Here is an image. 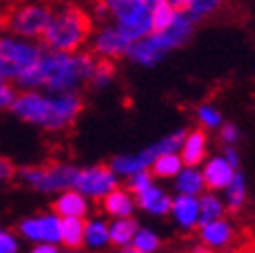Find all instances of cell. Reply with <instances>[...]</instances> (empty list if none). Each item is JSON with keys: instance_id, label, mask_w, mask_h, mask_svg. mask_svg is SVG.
<instances>
[{"instance_id": "52a82bcc", "label": "cell", "mask_w": 255, "mask_h": 253, "mask_svg": "<svg viewBox=\"0 0 255 253\" xmlns=\"http://www.w3.org/2000/svg\"><path fill=\"white\" fill-rule=\"evenodd\" d=\"M79 170L62 162H50L44 166H29L21 170V179L37 191H65L75 187Z\"/></svg>"}, {"instance_id": "d6a6232c", "label": "cell", "mask_w": 255, "mask_h": 253, "mask_svg": "<svg viewBox=\"0 0 255 253\" xmlns=\"http://www.w3.org/2000/svg\"><path fill=\"white\" fill-rule=\"evenodd\" d=\"M220 139H222V143H226V145H235L239 139H241L239 126L233 125V123L222 125V126H220Z\"/></svg>"}, {"instance_id": "4fadbf2b", "label": "cell", "mask_w": 255, "mask_h": 253, "mask_svg": "<svg viewBox=\"0 0 255 253\" xmlns=\"http://www.w3.org/2000/svg\"><path fill=\"white\" fill-rule=\"evenodd\" d=\"M201 174H203V181H206L208 189H212V191H220V189H226V185L233 181L237 170L228 164V160L224 156H214L206 162Z\"/></svg>"}, {"instance_id": "9c48e42d", "label": "cell", "mask_w": 255, "mask_h": 253, "mask_svg": "<svg viewBox=\"0 0 255 253\" xmlns=\"http://www.w3.org/2000/svg\"><path fill=\"white\" fill-rule=\"evenodd\" d=\"M40 56H42L40 48L25 44V42L10 40V37H0V58L12 69V75H15V77L21 71L31 69L33 65H37Z\"/></svg>"}, {"instance_id": "3957f363", "label": "cell", "mask_w": 255, "mask_h": 253, "mask_svg": "<svg viewBox=\"0 0 255 253\" xmlns=\"http://www.w3.org/2000/svg\"><path fill=\"white\" fill-rule=\"evenodd\" d=\"M94 31V19L77 4L60 2L54 6L52 19L42 31L40 40L54 52H79Z\"/></svg>"}, {"instance_id": "7402d4cb", "label": "cell", "mask_w": 255, "mask_h": 253, "mask_svg": "<svg viewBox=\"0 0 255 253\" xmlns=\"http://www.w3.org/2000/svg\"><path fill=\"white\" fill-rule=\"evenodd\" d=\"M183 158L176 151H168V154H160L154 162H151V174L158 179H172L183 170Z\"/></svg>"}, {"instance_id": "277c9868", "label": "cell", "mask_w": 255, "mask_h": 253, "mask_svg": "<svg viewBox=\"0 0 255 253\" xmlns=\"http://www.w3.org/2000/svg\"><path fill=\"white\" fill-rule=\"evenodd\" d=\"M156 2L158 0H92V8L98 19H114L117 27L131 42H137L154 31L151 10Z\"/></svg>"}, {"instance_id": "836d02e7", "label": "cell", "mask_w": 255, "mask_h": 253, "mask_svg": "<svg viewBox=\"0 0 255 253\" xmlns=\"http://www.w3.org/2000/svg\"><path fill=\"white\" fill-rule=\"evenodd\" d=\"M15 90H12L10 85H4L0 83V108H6V106H12L15 102Z\"/></svg>"}, {"instance_id": "f546056e", "label": "cell", "mask_w": 255, "mask_h": 253, "mask_svg": "<svg viewBox=\"0 0 255 253\" xmlns=\"http://www.w3.org/2000/svg\"><path fill=\"white\" fill-rule=\"evenodd\" d=\"M197 119L199 123L206 126V129H220L224 119H222V112L218 108H214L212 104H203L197 108Z\"/></svg>"}, {"instance_id": "44dd1931", "label": "cell", "mask_w": 255, "mask_h": 253, "mask_svg": "<svg viewBox=\"0 0 255 253\" xmlns=\"http://www.w3.org/2000/svg\"><path fill=\"white\" fill-rule=\"evenodd\" d=\"M60 243L67 249H79L85 243V222L81 218H65L60 222Z\"/></svg>"}, {"instance_id": "8fae6325", "label": "cell", "mask_w": 255, "mask_h": 253, "mask_svg": "<svg viewBox=\"0 0 255 253\" xmlns=\"http://www.w3.org/2000/svg\"><path fill=\"white\" fill-rule=\"evenodd\" d=\"M131 40L127 37L117 25H106L104 29H100L94 37V52H98L104 58H117L129 52Z\"/></svg>"}, {"instance_id": "7c38bea8", "label": "cell", "mask_w": 255, "mask_h": 253, "mask_svg": "<svg viewBox=\"0 0 255 253\" xmlns=\"http://www.w3.org/2000/svg\"><path fill=\"white\" fill-rule=\"evenodd\" d=\"M19 231L33 241L42 243H56L60 241V220L56 216H40V218H29L21 222Z\"/></svg>"}, {"instance_id": "ba28073f", "label": "cell", "mask_w": 255, "mask_h": 253, "mask_svg": "<svg viewBox=\"0 0 255 253\" xmlns=\"http://www.w3.org/2000/svg\"><path fill=\"white\" fill-rule=\"evenodd\" d=\"M187 131H176L168 137L160 139L158 143L145 147L143 151H139L137 156H119L112 160V170H117L121 174H135L139 170H145L151 166V162H154L160 154H168V151H178L183 145V139H185Z\"/></svg>"}, {"instance_id": "d6986e66", "label": "cell", "mask_w": 255, "mask_h": 253, "mask_svg": "<svg viewBox=\"0 0 255 253\" xmlns=\"http://www.w3.org/2000/svg\"><path fill=\"white\" fill-rule=\"evenodd\" d=\"M54 212L62 218H83L87 212V201L75 191H65L54 201Z\"/></svg>"}, {"instance_id": "603a6c76", "label": "cell", "mask_w": 255, "mask_h": 253, "mask_svg": "<svg viewBox=\"0 0 255 253\" xmlns=\"http://www.w3.org/2000/svg\"><path fill=\"white\" fill-rule=\"evenodd\" d=\"M245 199H247V183H245V176L237 172L233 176V181L226 185L224 189V204L228 210L239 212L241 208L245 206Z\"/></svg>"}, {"instance_id": "60d3db41", "label": "cell", "mask_w": 255, "mask_h": 253, "mask_svg": "<svg viewBox=\"0 0 255 253\" xmlns=\"http://www.w3.org/2000/svg\"><path fill=\"white\" fill-rule=\"evenodd\" d=\"M121 253H145V251H139V249H125Z\"/></svg>"}, {"instance_id": "5bb4252c", "label": "cell", "mask_w": 255, "mask_h": 253, "mask_svg": "<svg viewBox=\"0 0 255 253\" xmlns=\"http://www.w3.org/2000/svg\"><path fill=\"white\" fill-rule=\"evenodd\" d=\"M199 237H201V241H203V245H206V247H210V249H224V247H228L233 243L235 229H233V224L228 220L218 218V220L201 224Z\"/></svg>"}, {"instance_id": "8d00e7d4", "label": "cell", "mask_w": 255, "mask_h": 253, "mask_svg": "<svg viewBox=\"0 0 255 253\" xmlns=\"http://www.w3.org/2000/svg\"><path fill=\"white\" fill-rule=\"evenodd\" d=\"M12 174H15V166L8 160L0 158V179H10Z\"/></svg>"}, {"instance_id": "9a60e30c", "label": "cell", "mask_w": 255, "mask_h": 253, "mask_svg": "<svg viewBox=\"0 0 255 253\" xmlns=\"http://www.w3.org/2000/svg\"><path fill=\"white\" fill-rule=\"evenodd\" d=\"M170 212L174 216V222L181 226V229H185V231L195 229L199 224V197L178 193V197L172 199Z\"/></svg>"}, {"instance_id": "30bf717a", "label": "cell", "mask_w": 255, "mask_h": 253, "mask_svg": "<svg viewBox=\"0 0 255 253\" xmlns=\"http://www.w3.org/2000/svg\"><path fill=\"white\" fill-rule=\"evenodd\" d=\"M75 187L89 197H104L112 189H117V176L108 166H92L87 170H79Z\"/></svg>"}, {"instance_id": "d590c367", "label": "cell", "mask_w": 255, "mask_h": 253, "mask_svg": "<svg viewBox=\"0 0 255 253\" xmlns=\"http://www.w3.org/2000/svg\"><path fill=\"white\" fill-rule=\"evenodd\" d=\"M224 158L228 160V164H231L235 170L241 166V156H239V151L235 149V145H226V149H224Z\"/></svg>"}, {"instance_id": "4316f807", "label": "cell", "mask_w": 255, "mask_h": 253, "mask_svg": "<svg viewBox=\"0 0 255 253\" xmlns=\"http://www.w3.org/2000/svg\"><path fill=\"white\" fill-rule=\"evenodd\" d=\"M110 241V235H108V226L100 220L94 222H87L85 224V245L92 247V249H100L104 247Z\"/></svg>"}, {"instance_id": "74e56055", "label": "cell", "mask_w": 255, "mask_h": 253, "mask_svg": "<svg viewBox=\"0 0 255 253\" xmlns=\"http://www.w3.org/2000/svg\"><path fill=\"white\" fill-rule=\"evenodd\" d=\"M31 253H60L52 243H44V245H40V247H35Z\"/></svg>"}, {"instance_id": "ab89813d", "label": "cell", "mask_w": 255, "mask_h": 253, "mask_svg": "<svg viewBox=\"0 0 255 253\" xmlns=\"http://www.w3.org/2000/svg\"><path fill=\"white\" fill-rule=\"evenodd\" d=\"M193 253H212V251H210V247L203 245V247H195V249H193Z\"/></svg>"}, {"instance_id": "f35d334b", "label": "cell", "mask_w": 255, "mask_h": 253, "mask_svg": "<svg viewBox=\"0 0 255 253\" xmlns=\"http://www.w3.org/2000/svg\"><path fill=\"white\" fill-rule=\"evenodd\" d=\"M168 2H170L176 10H187V6H189V0H168Z\"/></svg>"}, {"instance_id": "6da1fadb", "label": "cell", "mask_w": 255, "mask_h": 253, "mask_svg": "<svg viewBox=\"0 0 255 253\" xmlns=\"http://www.w3.org/2000/svg\"><path fill=\"white\" fill-rule=\"evenodd\" d=\"M96 60L83 52H48L42 54L37 65L17 75V83L23 87H48L50 92H73L92 77Z\"/></svg>"}, {"instance_id": "cb8c5ba5", "label": "cell", "mask_w": 255, "mask_h": 253, "mask_svg": "<svg viewBox=\"0 0 255 253\" xmlns=\"http://www.w3.org/2000/svg\"><path fill=\"white\" fill-rule=\"evenodd\" d=\"M226 204L216 193H203L199 197V226L224 216Z\"/></svg>"}, {"instance_id": "ffe728a7", "label": "cell", "mask_w": 255, "mask_h": 253, "mask_svg": "<svg viewBox=\"0 0 255 253\" xmlns=\"http://www.w3.org/2000/svg\"><path fill=\"white\" fill-rule=\"evenodd\" d=\"M176 191L183 195H199L206 189V181H203V174L195 168V166H185L181 172L176 174Z\"/></svg>"}, {"instance_id": "1f68e13d", "label": "cell", "mask_w": 255, "mask_h": 253, "mask_svg": "<svg viewBox=\"0 0 255 253\" xmlns=\"http://www.w3.org/2000/svg\"><path fill=\"white\" fill-rule=\"evenodd\" d=\"M151 185V174L147 170H139L135 174H131V179H129V191L135 195L139 191H143L145 187Z\"/></svg>"}, {"instance_id": "7a4b0ae2", "label": "cell", "mask_w": 255, "mask_h": 253, "mask_svg": "<svg viewBox=\"0 0 255 253\" xmlns=\"http://www.w3.org/2000/svg\"><path fill=\"white\" fill-rule=\"evenodd\" d=\"M10 108L23 121L40 125L50 131H60V129H67L79 117V112L83 110V102L73 92L58 94L54 98H44L40 94L25 92L15 98Z\"/></svg>"}, {"instance_id": "4dcf8cb0", "label": "cell", "mask_w": 255, "mask_h": 253, "mask_svg": "<svg viewBox=\"0 0 255 253\" xmlns=\"http://www.w3.org/2000/svg\"><path fill=\"white\" fill-rule=\"evenodd\" d=\"M133 245H135V249H139V251L154 253V251L160 247V239H158V235H156L154 231H147V229L139 231V229H137V233H135V237H133Z\"/></svg>"}, {"instance_id": "f1b7e54d", "label": "cell", "mask_w": 255, "mask_h": 253, "mask_svg": "<svg viewBox=\"0 0 255 253\" xmlns=\"http://www.w3.org/2000/svg\"><path fill=\"white\" fill-rule=\"evenodd\" d=\"M112 77H114V62H112V58H104V56H102L96 62L94 71H92L89 83H92L94 87H104Z\"/></svg>"}, {"instance_id": "ac0fdd59", "label": "cell", "mask_w": 255, "mask_h": 253, "mask_svg": "<svg viewBox=\"0 0 255 253\" xmlns=\"http://www.w3.org/2000/svg\"><path fill=\"white\" fill-rule=\"evenodd\" d=\"M102 208H104L108 216L127 218V216H131V212H133V197L129 195V191L112 189V191L106 193L104 199H102Z\"/></svg>"}, {"instance_id": "e0dca14e", "label": "cell", "mask_w": 255, "mask_h": 253, "mask_svg": "<svg viewBox=\"0 0 255 253\" xmlns=\"http://www.w3.org/2000/svg\"><path fill=\"white\" fill-rule=\"evenodd\" d=\"M135 199L145 212L156 214V216H164V214H168L172 208V199L156 185H149L143 189V191L135 193Z\"/></svg>"}, {"instance_id": "e575fe53", "label": "cell", "mask_w": 255, "mask_h": 253, "mask_svg": "<svg viewBox=\"0 0 255 253\" xmlns=\"http://www.w3.org/2000/svg\"><path fill=\"white\" fill-rule=\"evenodd\" d=\"M0 253H17V241L4 231H0Z\"/></svg>"}, {"instance_id": "5b68a950", "label": "cell", "mask_w": 255, "mask_h": 253, "mask_svg": "<svg viewBox=\"0 0 255 253\" xmlns=\"http://www.w3.org/2000/svg\"><path fill=\"white\" fill-rule=\"evenodd\" d=\"M193 23L195 21L191 19V15L187 10H176V17L168 29L151 31L149 35L133 42L127 54H129L135 62H139V65H145V67L156 65V62L162 60L170 50L183 46L189 40L191 33H193Z\"/></svg>"}, {"instance_id": "2e32d148", "label": "cell", "mask_w": 255, "mask_h": 253, "mask_svg": "<svg viewBox=\"0 0 255 253\" xmlns=\"http://www.w3.org/2000/svg\"><path fill=\"white\" fill-rule=\"evenodd\" d=\"M181 158L185 166H199V164L206 160L208 154V135L203 129H195V131H189L183 139V145H181Z\"/></svg>"}, {"instance_id": "8992f818", "label": "cell", "mask_w": 255, "mask_h": 253, "mask_svg": "<svg viewBox=\"0 0 255 253\" xmlns=\"http://www.w3.org/2000/svg\"><path fill=\"white\" fill-rule=\"evenodd\" d=\"M54 6L50 4V0L44 2H25V4H15L2 21L0 27H4L17 35H25V37H40L42 31L46 29V25L52 19Z\"/></svg>"}, {"instance_id": "d4e9b609", "label": "cell", "mask_w": 255, "mask_h": 253, "mask_svg": "<svg viewBox=\"0 0 255 253\" xmlns=\"http://www.w3.org/2000/svg\"><path fill=\"white\" fill-rule=\"evenodd\" d=\"M137 233V222L131 220L129 216L127 218H121L117 222H112L110 224V229H108V235H110V243L112 245H129L133 241V237Z\"/></svg>"}, {"instance_id": "484cf974", "label": "cell", "mask_w": 255, "mask_h": 253, "mask_svg": "<svg viewBox=\"0 0 255 253\" xmlns=\"http://www.w3.org/2000/svg\"><path fill=\"white\" fill-rule=\"evenodd\" d=\"M176 17V8L168 2V0H158L154 10H151V19H154V31H164L168 29Z\"/></svg>"}, {"instance_id": "83f0119b", "label": "cell", "mask_w": 255, "mask_h": 253, "mask_svg": "<svg viewBox=\"0 0 255 253\" xmlns=\"http://www.w3.org/2000/svg\"><path fill=\"white\" fill-rule=\"evenodd\" d=\"M226 0H189V6H187V12L191 15L193 21H199V19H206L210 15H214Z\"/></svg>"}]
</instances>
